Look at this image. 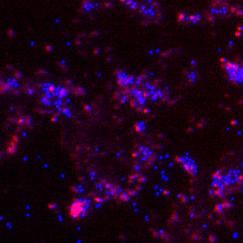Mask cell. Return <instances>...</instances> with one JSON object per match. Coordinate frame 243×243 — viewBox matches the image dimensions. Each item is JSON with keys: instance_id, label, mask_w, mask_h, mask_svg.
<instances>
[{"instance_id": "6da1fadb", "label": "cell", "mask_w": 243, "mask_h": 243, "mask_svg": "<svg viewBox=\"0 0 243 243\" xmlns=\"http://www.w3.org/2000/svg\"><path fill=\"white\" fill-rule=\"evenodd\" d=\"M119 95L136 110H144L151 102H163L169 97L166 89L144 77L116 71Z\"/></svg>"}, {"instance_id": "ba28073f", "label": "cell", "mask_w": 243, "mask_h": 243, "mask_svg": "<svg viewBox=\"0 0 243 243\" xmlns=\"http://www.w3.org/2000/svg\"><path fill=\"white\" fill-rule=\"evenodd\" d=\"M176 161L179 163V166L184 169L189 176H196L198 172V168L193 158L189 155H178L176 157Z\"/></svg>"}, {"instance_id": "7a4b0ae2", "label": "cell", "mask_w": 243, "mask_h": 243, "mask_svg": "<svg viewBox=\"0 0 243 243\" xmlns=\"http://www.w3.org/2000/svg\"><path fill=\"white\" fill-rule=\"evenodd\" d=\"M41 89V101L44 106L52 107L59 110L62 114H70L68 107V96L69 91L64 87L56 86L53 84H43L40 87Z\"/></svg>"}, {"instance_id": "9c48e42d", "label": "cell", "mask_w": 243, "mask_h": 243, "mask_svg": "<svg viewBox=\"0 0 243 243\" xmlns=\"http://www.w3.org/2000/svg\"><path fill=\"white\" fill-rule=\"evenodd\" d=\"M179 22L182 25H195L201 22V16L198 15H187V14H180L179 15Z\"/></svg>"}, {"instance_id": "5b68a950", "label": "cell", "mask_w": 243, "mask_h": 243, "mask_svg": "<svg viewBox=\"0 0 243 243\" xmlns=\"http://www.w3.org/2000/svg\"><path fill=\"white\" fill-rule=\"evenodd\" d=\"M133 159L137 168H149L155 161V153L149 146L139 144L133 151Z\"/></svg>"}, {"instance_id": "8992f818", "label": "cell", "mask_w": 243, "mask_h": 243, "mask_svg": "<svg viewBox=\"0 0 243 243\" xmlns=\"http://www.w3.org/2000/svg\"><path fill=\"white\" fill-rule=\"evenodd\" d=\"M221 67L227 79L235 84H243V64L231 60H222Z\"/></svg>"}, {"instance_id": "52a82bcc", "label": "cell", "mask_w": 243, "mask_h": 243, "mask_svg": "<svg viewBox=\"0 0 243 243\" xmlns=\"http://www.w3.org/2000/svg\"><path fill=\"white\" fill-rule=\"evenodd\" d=\"M22 84L16 75L1 73L0 75V92L1 93H18Z\"/></svg>"}, {"instance_id": "277c9868", "label": "cell", "mask_w": 243, "mask_h": 243, "mask_svg": "<svg viewBox=\"0 0 243 243\" xmlns=\"http://www.w3.org/2000/svg\"><path fill=\"white\" fill-rule=\"evenodd\" d=\"M130 10L139 14L146 22L158 23L161 19V11L158 5L152 0H122Z\"/></svg>"}, {"instance_id": "3957f363", "label": "cell", "mask_w": 243, "mask_h": 243, "mask_svg": "<svg viewBox=\"0 0 243 243\" xmlns=\"http://www.w3.org/2000/svg\"><path fill=\"white\" fill-rule=\"evenodd\" d=\"M243 184V176L237 170H217L213 175L212 188L218 197L226 196Z\"/></svg>"}]
</instances>
